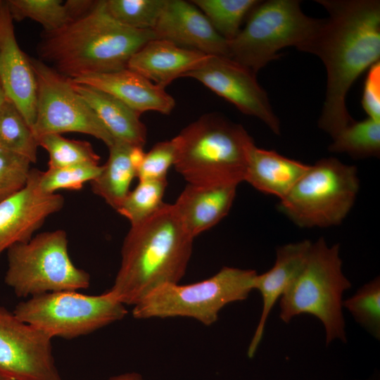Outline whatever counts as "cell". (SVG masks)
<instances>
[{"label":"cell","mask_w":380,"mask_h":380,"mask_svg":"<svg viewBox=\"0 0 380 380\" xmlns=\"http://www.w3.org/2000/svg\"><path fill=\"white\" fill-rule=\"evenodd\" d=\"M176 144L172 138L156 144L145 153L144 160L137 170L139 180L167 179L170 167L176 159Z\"/></svg>","instance_id":"836d02e7"},{"label":"cell","mask_w":380,"mask_h":380,"mask_svg":"<svg viewBox=\"0 0 380 380\" xmlns=\"http://www.w3.org/2000/svg\"><path fill=\"white\" fill-rule=\"evenodd\" d=\"M4 281L20 298L89 288V274L77 267L68 250L63 229L40 233L7 251Z\"/></svg>","instance_id":"9c48e42d"},{"label":"cell","mask_w":380,"mask_h":380,"mask_svg":"<svg viewBox=\"0 0 380 380\" xmlns=\"http://www.w3.org/2000/svg\"><path fill=\"white\" fill-rule=\"evenodd\" d=\"M167 184V179L139 180L116 211L127 218L131 226L145 220L165 203L163 198Z\"/></svg>","instance_id":"4316f807"},{"label":"cell","mask_w":380,"mask_h":380,"mask_svg":"<svg viewBox=\"0 0 380 380\" xmlns=\"http://www.w3.org/2000/svg\"><path fill=\"white\" fill-rule=\"evenodd\" d=\"M107 380H145L142 376L137 372H126L119 375L113 376Z\"/></svg>","instance_id":"74e56055"},{"label":"cell","mask_w":380,"mask_h":380,"mask_svg":"<svg viewBox=\"0 0 380 380\" xmlns=\"http://www.w3.org/2000/svg\"><path fill=\"white\" fill-rule=\"evenodd\" d=\"M0 374L13 380H62L51 338L0 306Z\"/></svg>","instance_id":"7c38bea8"},{"label":"cell","mask_w":380,"mask_h":380,"mask_svg":"<svg viewBox=\"0 0 380 380\" xmlns=\"http://www.w3.org/2000/svg\"><path fill=\"white\" fill-rule=\"evenodd\" d=\"M184 77L195 79L234 105L241 113L262 121L280 134V122L256 74L230 58L210 56Z\"/></svg>","instance_id":"4fadbf2b"},{"label":"cell","mask_w":380,"mask_h":380,"mask_svg":"<svg viewBox=\"0 0 380 380\" xmlns=\"http://www.w3.org/2000/svg\"><path fill=\"white\" fill-rule=\"evenodd\" d=\"M96 2L92 0H68L64 5L71 21L89 13Z\"/></svg>","instance_id":"d590c367"},{"label":"cell","mask_w":380,"mask_h":380,"mask_svg":"<svg viewBox=\"0 0 380 380\" xmlns=\"http://www.w3.org/2000/svg\"><path fill=\"white\" fill-rule=\"evenodd\" d=\"M6 96L0 80V108L1 107L4 101L6 100Z\"/></svg>","instance_id":"f35d334b"},{"label":"cell","mask_w":380,"mask_h":380,"mask_svg":"<svg viewBox=\"0 0 380 380\" xmlns=\"http://www.w3.org/2000/svg\"><path fill=\"white\" fill-rule=\"evenodd\" d=\"M153 39L152 30L132 29L114 20L101 0L61 28L43 31L37 51L41 61L74 80L127 68L131 57Z\"/></svg>","instance_id":"3957f363"},{"label":"cell","mask_w":380,"mask_h":380,"mask_svg":"<svg viewBox=\"0 0 380 380\" xmlns=\"http://www.w3.org/2000/svg\"><path fill=\"white\" fill-rule=\"evenodd\" d=\"M256 274L253 270L224 267L196 283L162 285L134 305L132 316L139 319L191 317L210 326L225 305L248 298Z\"/></svg>","instance_id":"52a82bcc"},{"label":"cell","mask_w":380,"mask_h":380,"mask_svg":"<svg viewBox=\"0 0 380 380\" xmlns=\"http://www.w3.org/2000/svg\"><path fill=\"white\" fill-rule=\"evenodd\" d=\"M72 85L114 141L144 147L146 141V128L141 121L139 114L105 91L73 82Z\"/></svg>","instance_id":"7402d4cb"},{"label":"cell","mask_w":380,"mask_h":380,"mask_svg":"<svg viewBox=\"0 0 380 380\" xmlns=\"http://www.w3.org/2000/svg\"><path fill=\"white\" fill-rule=\"evenodd\" d=\"M30 165L26 158L0 148V202L25 187Z\"/></svg>","instance_id":"d6a6232c"},{"label":"cell","mask_w":380,"mask_h":380,"mask_svg":"<svg viewBox=\"0 0 380 380\" xmlns=\"http://www.w3.org/2000/svg\"><path fill=\"white\" fill-rule=\"evenodd\" d=\"M210 56L166 40L153 39L131 57L127 68L165 88L175 79L198 68Z\"/></svg>","instance_id":"d6986e66"},{"label":"cell","mask_w":380,"mask_h":380,"mask_svg":"<svg viewBox=\"0 0 380 380\" xmlns=\"http://www.w3.org/2000/svg\"><path fill=\"white\" fill-rule=\"evenodd\" d=\"M37 142L39 146L49 153V168L99 163V156L87 141L68 139L59 134H48L39 137Z\"/></svg>","instance_id":"83f0119b"},{"label":"cell","mask_w":380,"mask_h":380,"mask_svg":"<svg viewBox=\"0 0 380 380\" xmlns=\"http://www.w3.org/2000/svg\"><path fill=\"white\" fill-rule=\"evenodd\" d=\"M194 239L173 204L165 203L153 215L131 226L108 291L124 305H135L153 289L179 283L190 260Z\"/></svg>","instance_id":"7a4b0ae2"},{"label":"cell","mask_w":380,"mask_h":380,"mask_svg":"<svg viewBox=\"0 0 380 380\" xmlns=\"http://www.w3.org/2000/svg\"><path fill=\"white\" fill-rule=\"evenodd\" d=\"M37 82L36 118L32 131L37 139L48 134L79 132L114 142L84 99L75 90L72 80L40 59L30 58Z\"/></svg>","instance_id":"8fae6325"},{"label":"cell","mask_w":380,"mask_h":380,"mask_svg":"<svg viewBox=\"0 0 380 380\" xmlns=\"http://www.w3.org/2000/svg\"><path fill=\"white\" fill-rule=\"evenodd\" d=\"M103 165L84 163L40 172L38 186L44 194H54L58 189L80 190L84 184L92 181L101 172Z\"/></svg>","instance_id":"1f68e13d"},{"label":"cell","mask_w":380,"mask_h":380,"mask_svg":"<svg viewBox=\"0 0 380 380\" xmlns=\"http://www.w3.org/2000/svg\"><path fill=\"white\" fill-rule=\"evenodd\" d=\"M6 2L13 20L30 18L42 25L45 32L58 30L70 21L61 0H8Z\"/></svg>","instance_id":"f546056e"},{"label":"cell","mask_w":380,"mask_h":380,"mask_svg":"<svg viewBox=\"0 0 380 380\" xmlns=\"http://www.w3.org/2000/svg\"><path fill=\"white\" fill-rule=\"evenodd\" d=\"M328 150L346 153L353 158L379 157L380 154V121L369 118L353 121L333 138Z\"/></svg>","instance_id":"d4e9b609"},{"label":"cell","mask_w":380,"mask_h":380,"mask_svg":"<svg viewBox=\"0 0 380 380\" xmlns=\"http://www.w3.org/2000/svg\"><path fill=\"white\" fill-rule=\"evenodd\" d=\"M362 106L368 118L380 121V62L372 65L363 87Z\"/></svg>","instance_id":"e575fe53"},{"label":"cell","mask_w":380,"mask_h":380,"mask_svg":"<svg viewBox=\"0 0 380 380\" xmlns=\"http://www.w3.org/2000/svg\"><path fill=\"white\" fill-rule=\"evenodd\" d=\"M355 320L374 337H380V279L376 277L361 286L351 297L343 300Z\"/></svg>","instance_id":"4dcf8cb0"},{"label":"cell","mask_w":380,"mask_h":380,"mask_svg":"<svg viewBox=\"0 0 380 380\" xmlns=\"http://www.w3.org/2000/svg\"><path fill=\"white\" fill-rule=\"evenodd\" d=\"M1 1H0V4H1Z\"/></svg>","instance_id":"60d3db41"},{"label":"cell","mask_w":380,"mask_h":380,"mask_svg":"<svg viewBox=\"0 0 380 380\" xmlns=\"http://www.w3.org/2000/svg\"><path fill=\"white\" fill-rule=\"evenodd\" d=\"M132 146L114 141L108 147L109 156L101 173L90 182L93 193L115 210L130 191L131 183L137 177V170L129 158Z\"/></svg>","instance_id":"603a6c76"},{"label":"cell","mask_w":380,"mask_h":380,"mask_svg":"<svg viewBox=\"0 0 380 380\" xmlns=\"http://www.w3.org/2000/svg\"><path fill=\"white\" fill-rule=\"evenodd\" d=\"M38 142L17 107L8 99L0 108V148L37 160Z\"/></svg>","instance_id":"cb8c5ba5"},{"label":"cell","mask_w":380,"mask_h":380,"mask_svg":"<svg viewBox=\"0 0 380 380\" xmlns=\"http://www.w3.org/2000/svg\"><path fill=\"white\" fill-rule=\"evenodd\" d=\"M322 20L304 14L298 0L260 1L244 27L227 42L229 58L257 74L281 56L280 49L293 46L300 50Z\"/></svg>","instance_id":"8992f818"},{"label":"cell","mask_w":380,"mask_h":380,"mask_svg":"<svg viewBox=\"0 0 380 380\" xmlns=\"http://www.w3.org/2000/svg\"><path fill=\"white\" fill-rule=\"evenodd\" d=\"M13 313L51 338L71 339L122 319L127 310L108 290L96 296L63 291L30 297Z\"/></svg>","instance_id":"30bf717a"},{"label":"cell","mask_w":380,"mask_h":380,"mask_svg":"<svg viewBox=\"0 0 380 380\" xmlns=\"http://www.w3.org/2000/svg\"><path fill=\"white\" fill-rule=\"evenodd\" d=\"M72 81L105 91L139 115L151 110L168 115L175 106V99L164 87L127 68L114 72L91 74Z\"/></svg>","instance_id":"e0dca14e"},{"label":"cell","mask_w":380,"mask_h":380,"mask_svg":"<svg viewBox=\"0 0 380 380\" xmlns=\"http://www.w3.org/2000/svg\"><path fill=\"white\" fill-rule=\"evenodd\" d=\"M329 13L300 51L318 56L327 71L319 127L332 138L354 120L346 98L358 77L380 58L379 0H316Z\"/></svg>","instance_id":"6da1fadb"},{"label":"cell","mask_w":380,"mask_h":380,"mask_svg":"<svg viewBox=\"0 0 380 380\" xmlns=\"http://www.w3.org/2000/svg\"><path fill=\"white\" fill-rule=\"evenodd\" d=\"M310 165L283 156L275 151L252 148L244 181L257 190L284 198Z\"/></svg>","instance_id":"44dd1931"},{"label":"cell","mask_w":380,"mask_h":380,"mask_svg":"<svg viewBox=\"0 0 380 380\" xmlns=\"http://www.w3.org/2000/svg\"><path fill=\"white\" fill-rule=\"evenodd\" d=\"M166 0H104L108 14L119 23L136 30H153Z\"/></svg>","instance_id":"f1b7e54d"},{"label":"cell","mask_w":380,"mask_h":380,"mask_svg":"<svg viewBox=\"0 0 380 380\" xmlns=\"http://www.w3.org/2000/svg\"><path fill=\"white\" fill-rule=\"evenodd\" d=\"M40 172L31 169L25 187L0 202V256L12 246L30 241L46 219L64 205L62 195L39 190Z\"/></svg>","instance_id":"5bb4252c"},{"label":"cell","mask_w":380,"mask_h":380,"mask_svg":"<svg viewBox=\"0 0 380 380\" xmlns=\"http://www.w3.org/2000/svg\"><path fill=\"white\" fill-rule=\"evenodd\" d=\"M0 380H13L10 377L0 374Z\"/></svg>","instance_id":"ab89813d"},{"label":"cell","mask_w":380,"mask_h":380,"mask_svg":"<svg viewBox=\"0 0 380 380\" xmlns=\"http://www.w3.org/2000/svg\"><path fill=\"white\" fill-rule=\"evenodd\" d=\"M215 31L227 42L241 30L243 20L260 2L258 0H193Z\"/></svg>","instance_id":"484cf974"},{"label":"cell","mask_w":380,"mask_h":380,"mask_svg":"<svg viewBox=\"0 0 380 380\" xmlns=\"http://www.w3.org/2000/svg\"><path fill=\"white\" fill-rule=\"evenodd\" d=\"M359 188L355 166L322 158L310 165L278 208L300 227L335 226L350 211Z\"/></svg>","instance_id":"ba28073f"},{"label":"cell","mask_w":380,"mask_h":380,"mask_svg":"<svg viewBox=\"0 0 380 380\" xmlns=\"http://www.w3.org/2000/svg\"><path fill=\"white\" fill-rule=\"evenodd\" d=\"M312 243L309 240H303L278 247L273 267L263 274H256L253 289L258 290L261 294L262 308L248 348V357L252 358L255 354L262 338L267 319L274 304L302 271Z\"/></svg>","instance_id":"ac0fdd59"},{"label":"cell","mask_w":380,"mask_h":380,"mask_svg":"<svg viewBox=\"0 0 380 380\" xmlns=\"http://www.w3.org/2000/svg\"><path fill=\"white\" fill-rule=\"evenodd\" d=\"M152 31L156 39L209 56L229 58L227 41L191 2L166 0Z\"/></svg>","instance_id":"2e32d148"},{"label":"cell","mask_w":380,"mask_h":380,"mask_svg":"<svg viewBox=\"0 0 380 380\" xmlns=\"http://www.w3.org/2000/svg\"><path fill=\"white\" fill-rule=\"evenodd\" d=\"M238 184H188L173 204L186 230L195 238L220 222L229 212Z\"/></svg>","instance_id":"ffe728a7"},{"label":"cell","mask_w":380,"mask_h":380,"mask_svg":"<svg viewBox=\"0 0 380 380\" xmlns=\"http://www.w3.org/2000/svg\"><path fill=\"white\" fill-rule=\"evenodd\" d=\"M145 153L141 146H132L129 152V158L133 166L138 170L141 165Z\"/></svg>","instance_id":"8d00e7d4"},{"label":"cell","mask_w":380,"mask_h":380,"mask_svg":"<svg viewBox=\"0 0 380 380\" xmlns=\"http://www.w3.org/2000/svg\"><path fill=\"white\" fill-rule=\"evenodd\" d=\"M13 20L6 1L0 4V80L6 98L32 129L36 118L37 82L30 58L16 40Z\"/></svg>","instance_id":"9a60e30c"},{"label":"cell","mask_w":380,"mask_h":380,"mask_svg":"<svg viewBox=\"0 0 380 380\" xmlns=\"http://www.w3.org/2000/svg\"><path fill=\"white\" fill-rule=\"evenodd\" d=\"M350 287L342 272L339 244L329 246L321 237L312 243L302 271L280 298L279 317L289 323L301 314L313 315L324 327L326 346L335 339L346 342L342 298Z\"/></svg>","instance_id":"5b68a950"},{"label":"cell","mask_w":380,"mask_h":380,"mask_svg":"<svg viewBox=\"0 0 380 380\" xmlns=\"http://www.w3.org/2000/svg\"><path fill=\"white\" fill-rule=\"evenodd\" d=\"M174 140V167L188 184L222 185L244 181L253 138L241 125L209 113L184 127Z\"/></svg>","instance_id":"277c9868"}]
</instances>
